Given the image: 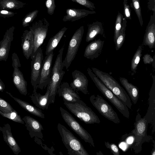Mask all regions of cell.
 <instances>
[{
    "mask_svg": "<svg viewBox=\"0 0 155 155\" xmlns=\"http://www.w3.org/2000/svg\"><path fill=\"white\" fill-rule=\"evenodd\" d=\"M30 58L31 59V82L33 88V92H35L38 88L43 60V51L40 47L31 55Z\"/></svg>",
    "mask_w": 155,
    "mask_h": 155,
    "instance_id": "8fae6325",
    "label": "cell"
},
{
    "mask_svg": "<svg viewBox=\"0 0 155 155\" xmlns=\"http://www.w3.org/2000/svg\"><path fill=\"white\" fill-rule=\"evenodd\" d=\"M0 114L3 117L8 119L14 122L24 124L25 122L15 110L8 113H3L0 111Z\"/></svg>",
    "mask_w": 155,
    "mask_h": 155,
    "instance_id": "d6a6232c",
    "label": "cell"
},
{
    "mask_svg": "<svg viewBox=\"0 0 155 155\" xmlns=\"http://www.w3.org/2000/svg\"><path fill=\"white\" fill-rule=\"evenodd\" d=\"M38 12V10H35L27 14L22 20L23 27H25L29 26L36 18Z\"/></svg>",
    "mask_w": 155,
    "mask_h": 155,
    "instance_id": "836d02e7",
    "label": "cell"
},
{
    "mask_svg": "<svg viewBox=\"0 0 155 155\" xmlns=\"http://www.w3.org/2000/svg\"><path fill=\"white\" fill-rule=\"evenodd\" d=\"M45 4L48 14L50 15H53L56 8L55 0H46Z\"/></svg>",
    "mask_w": 155,
    "mask_h": 155,
    "instance_id": "74e56055",
    "label": "cell"
},
{
    "mask_svg": "<svg viewBox=\"0 0 155 155\" xmlns=\"http://www.w3.org/2000/svg\"><path fill=\"white\" fill-rule=\"evenodd\" d=\"M15 110L7 101L0 97V111L3 113L12 112Z\"/></svg>",
    "mask_w": 155,
    "mask_h": 155,
    "instance_id": "d590c367",
    "label": "cell"
},
{
    "mask_svg": "<svg viewBox=\"0 0 155 155\" xmlns=\"http://www.w3.org/2000/svg\"><path fill=\"white\" fill-rule=\"evenodd\" d=\"M142 46L140 45L135 52L132 59L131 63V75H133L136 72L138 64L140 61L142 55Z\"/></svg>",
    "mask_w": 155,
    "mask_h": 155,
    "instance_id": "4dcf8cb0",
    "label": "cell"
},
{
    "mask_svg": "<svg viewBox=\"0 0 155 155\" xmlns=\"http://www.w3.org/2000/svg\"><path fill=\"white\" fill-rule=\"evenodd\" d=\"M53 51L47 55L43 60L38 88L43 90L49 83L51 74Z\"/></svg>",
    "mask_w": 155,
    "mask_h": 155,
    "instance_id": "4fadbf2b",
    "label": "cell"
},
{
    "mask_svg": "<svg viewBox=\"0 0 155 155\" xmlns=\"http://www.w3.org/2000/svg\"><path fill=\"white\" fill-rule=\"evenodd\" d=\"M133 8L137 16L141 27L143 25V21L142 16L141 8L139 0H132Z\"/></svg>",
    "mask_w": 155,
    "mask_h": 155,
    "instance_id": "e575fe53",
    "label": "cell"
},
{
    "mask_svg": "<svg viewBox=\"0 0 155 155\" xmlns=\"http://www.w3.org/2000/svg\"><path fill=\"white\" fill-rule=\"evenodd\" d=\"M87 71L90 77L98 89L124 116L129 119L130 112L126 104L106 86L91 69L88 68Z\"/></svg>",
    "mask_w": 155,
    "mask_h": 155,
    "instance_id": "8992f818",
    "label": "cell"
},
{
    "mask_svg": "<svg viewBox=\"0 0 155 155\" xmlns=\"http://www.w3.org/2000/svg\"><path fill=\"white\" fill-rule=\"evenodd\" d=\"M93 72L114 94L122 101L130 109H131V99L125 90L116 80L107 73L92 68Z\"/></svg>",
    "mask_w": 155,
    "mask_h": 155,
    "instance_id": "6da1fadb",
    "label": "cell"
},
{
    "mask_svg": "<svg viewBox=\"0 0 155 155\" xmlns=\"http://www.w3.org/2000/svg\"><path fill=\"white\" fill-rule=\"evenodd\" d=\"M5 92L27 112L39 117L43 119L45 118V114L38 108L25 101L14 97L8 91H6Z\"/></svg>",
    "mask_w": 155,
    "mask_h": 155,
    "instance_id": "d4e9b609",
    "label": "cell"
},
{
    "mask_svg": "<svg viewBox=\"0 0 155 155\" xmlns=\"http://www.w3.org/2000/svg\"><path fill=\"white\" fill-rule=\"evenodd\" d=\"M21 47L24 55L27 59L30 57L33 49L34 34L33 31L26 30L21 37Z\"/></svg>",
    "mask_w": 155,
    "mask_h": 155,
    "instance_id": "ac0fdd59",
    "label": "cell"
},
{
    "mask_svg": "<svg viewBox=\"0 0 155 155\" xmlns=\"http://www.w3.org/2000/svg\"><path fill=\"white\" fill-rule=\"evenodd\" d=\"M123 18V15L118 12L116 17L114 26V41L115 44L116 40L119 35L121 28Z\"/></svg>",
    "mask_w": 155,
    "mask_h": 155,
    "instance_id": "1f68e13d",
    "label": "cell"
},
{
    "mask_svg": "<svg viewBox=\"0 0 155 155\" xmlns=\"http://www.w3.org/2000/svg\"><path fill=\"white\" fill-rule=\"evenodd\" d=\"M0 131L2 132L4 141L11 149L14 153L18 155L21 152V149L13 136L11 127L8 123L0 126Z\"/></svg>",
    "mask_w": 155,
    "mask_h": 155,
    "instance_id": "e0dca14e",
    "label": "cell"
},
{
    "mask_svg": "<svg viewBox=\"0 0 155 155\" xmlns=\"http://www.w3.org/2000/svg\"><path fill=\"white\" fill-rule=\"evenodd\" d=\"M84 27L78 28L72 37L69 44L65 57L63 61V67L67 69L74 59L81 42L84 33Z\"/></svg>",
    "mask_w": 155,
    "mask_h": 155,
    "instance_id": "30bf717a",
    "label": "cell"
},
{
    "mask_svg": "<svg viewBox=\"0 0 155 155\" xmlns=\"http://www.w3.org/2000/svg\"><path fill=\"white\" fill-rule=\"evenodd\" d=\"M127 0H124V17L126 19H131V12L130 6L127 4Z\"/></svg>",
    "mask_w": 155,
    "mask_h": 155,
    "instance_id": "ab89813d",
    "label": "cell"
},
{
    "mask_svg": "<svg viewBox=\"0 0 155 155\" xmlns=\"http://www.w3.org/2000/svg\"><path fill=\"white\" fill-rule=\"evenodd\" d=\"M66 15L64 16L62 21L64 22L68 21L73 22L84 18L89 15L95 14L96 12L84 9L70 8L66 10Z\"/></svg>",
    "mask_w": 155,
    "mask_h": 155,
    "instance_id": "cb8c5ba5",
    "label": "cell"
},
{
    "mask_svg": "<svg viewBox=\"0 0 155 155\" xmlns=\"http://www.w3.org/2000/svg\"><path fill=\"white\" fill-rule=\"evenodd\" d=\"M34 141L40 145L45 150H47L48 152L50 154L54 155L53 153V151L54 150V149L53 147H51V148H50L44 144V146H43V145L41 143V141L40 140V138L37 137H35Z\"/></svg>",
    "mask_w": 155,
    "mask_h": 155,
    "instance_id": "b9f144b4",
    "label": "cell"
},
{
    "mask_svg": "<svg viewBox=\"0 0 155 155\" xmlns=\"http://www.w3.org/2000/svg\"><path fill=\"white\" fill-rule=\"evenodd\" d=\"M143 45L152 49L155 45V12L150 16V21L146 27L143 39Z\"/></svg>",
    "mask_w": 155,
    "mask_h": 155,
    "instance_id": "d6986e66",
    "label": "cell"
},
{
    "mask_svg": "<svg viewBox=\"0 0 155 155\" xmlns=\"http://www.w3.org/2000/svg\"><path fill=\"white\" fill-rule=\"evenodd\" d=\"M74 2L85 7L93 10L95 8L94 4L89 0H71Z\"/></svg>",
    "mask_w": 155,
    "mask_h": 155,
    "instance_id": "8d00e7d4",
    "label": "cell"
},
{
    "mask_svg": "<svg viewBox=\"0 0 155 155\" xmlns=\"http://www.w3.org/2000/svg\"><path fill=\"white\" fill-rule=\"evenodd\" d=\"M153 82L151 88L148 101L149 106L146 115L144 117L148 124L152 123L155 127V78L154 75L152 76Z\"/></svg>",
    "mask_w": 155,
    "mask_h": 155,
    "instance_id": "44dd1931",
    "label": "cell"
},
{
    "mask_svg": "<svg viewBox=\"0 0 155 155\" xmlns=\"http://www.w3.org/2000/svg\"><path fill=\"white\" fill-rule=\"evenodd\" d=\"M12 58L13 68V82L19 92L21 94L26 96L27 94V83L25 79L22 72L19 69L21 67L19 59L15 52L12 54Z\"/></svg>",
    "mask_w": 155,
    "mask_h": 155,
    "instance_id": "7c38bea8",
    "label": "cell"
},
{
    "mask_svg": "<svg viewBox=\"0 0 155 155\" xmlns=\"http://www.w3.org/2000/svg\"><path fill=\"white\" fill-rule=\"evenodd\" d=\"M143 62L145 64H152L153 65L154 69L155 68V57L154 55L153 58L150 54H145L143 58Z\"/></svg>",
    "mask_w": 155,
    "mask_h": 155,
    "instance_id": "60d3db41",
    "label": "cell"
},
{
    "mask_svg": "<svg viewBox=\"0 0 155 155\" xmlns=\"http://www.w3.org/2000/svg\"><path fill=\"white\" fill-rule=\"evenodd\" d=\"M15 27L12 26L7 29L2 40L0 41V61H6L9 52L12 41L13 39Z\"/></svg>",
    "mask_w": 155,
    "mask_h": 155,
    "instance_id": "5bb4252c",
    "label": "cell"
},
{
    "mask_svg": "<svg viewBox=\"0 0 155 155\" xmlns=\"http://www.w3.org/2000/svg\"><path fill=\"white\" fill-rule=\"evenodd\" d=\"M90 102L98 112L108 120L119 124L120 120L112 107L101 96L93 94L90 97Z\"/></svg>",
    "mask_w": 155,
    "mask_h": 155,
    "instance_id": "52a82bcc",
    "label": "cell"
},
{
    "mask_svg": "<svg viewBox=\"0 0 155 155\" xmlns=\"http://www.w3.org/2000/svg\"><path fill=\"white\" fill-rule=\"evenodd\" d=\"M148 124L144 117L142 118L140 114L138 113L134 124V129L131 133L134 135V141L130 148L135 153H139L141 151L143 143L150 142L152 139L151 136L147 134Z\"/></svg>",
    "mask_w": 155,
    "mask_h": 155,
    "instance_id": "5b68a950",
    "label": "cell"
},
{
    "mask_svg": "<svg viewBox=\"0 0 155 155\" xmlns=\"http://www.w3.org/2000/svg\"><path fill=\"white\" fill-rule=\"evenodd\" d=\"M5 88V84L0 78V91L3 92Z\"/></svg>",
    "mask_w": 155,
    "mask_h": 155,
    "instance_id": "f6af8a7d",
    "label": "cell"
},
{
    "mask_svg": "<svg viewBox=\"0 0 155 155\" xmlns=\"http://www.w3.org/2000/svg\"><path fill=\"white\" fill-rule=\"evenodd\" d=\"M62 141L70 155H89L80 140L64 126L60 123L57 127Z\"/></svg>",
    "mask_w": 155,
    "mask_h": 155,
    "instance_id": "277c9868",
    "label": "cell"
},
{
    "mask_svg": "<svg viewBox=\"0 0 155 155\" xmlns=\"http://www.w3.org/2000/svg\"><path fill=\"white\" fill-rule=\"evenodd\" d=\"M120 81L123 86L126 90L133 104H136L139 98V90L136 86L130 83L127 79L120 77Z\"/></svg>",
    "mask_w": 155,
    "mask_h": 155,
    "instance_id": "484cf974",
    "label": "cell"
},
{
    "mask_svg": "<svg viewBox=\"0 0 155 155\" xmlns=\"http://www.w3.org/2000/svg\"><path fill=\"white\" fill-rule=\"evenodd\" d=\"M50 93L49 83L47 85V89L44 95H41L37 92H33L30 96L33 103L39 109L47 110L50 104L49 98Z\"/></svg>",
    "mask_w": 155,
    "mask_h": 155,
    "instance_id": "603a6c76",
    "label": "cell"
},
{
    "mask_svg": "<svg viewBox=\"0 0 155 155\" xmlns=\"http://www.w3.org/2000/svg\"><path fill=\"white\" fill-rule=\"evenodd\" d=\"M16 14V13L11 11L0 9V16L4 18L12 17Z\"/></svg>",
    "mask_w": 155,
    "mask_h": 155,
    "instance_id": "7bdbcfd3",
    "label": "cell"
},
{
    "mask_svg": "<svg viewBox=\"0 0 155 155\" xmlns=\"http://www.w3.org/2000/svg\"><path fill=\"white\" fill-rule=\"evenodd\" d=\"M104 43V41L100 39L91 42L85 49L84 57L91 59L98 57L102 50Z\"/></svg>",
    "mask_w": 155,
    "mask_h": 155,
    "instance_id": "7402d4cb",
    "label": "cell"
},
{
    "mask_svg": "<svg viewBox=\"0 0 155 155\" xmlns=\"http://www.w3.org/2000/svg\"><path fill=\"white\" fill-rule=\"evenodd\" d=\"M64 45L59 50L51 70L49 83L50 93L49 101L50 104L54 103L55 97L59 88L63 77L65 73L63 70L62 55L64 48Z\"/></svg>",
    "mask_w": 155,
    "mask_h": 155,
    "instance_id": "3957f363",
    "label": "cell"
},
{
    "mask_svg": "<svg viewBox=\"0 0 155 155\" xmlns=\"http://www.w3.org/2000/svg\"><path fill=\"white\" fill-rule=\"evenodd\" d=\"M64 104L71 113L85 124L100 123L98 116L81 100L75 102L64 101Z\"/></svg>",
    "mask_w": 155,
    "mask_h": 155,
    "instance_id": "7a4b0ae2",
    "label": "cell"
},
{
    "mask_svg": "<svg viewBox=\"0 0 155 155\" xmlns=\"http://www.w3.org/2000/svg\"><path fill=\"white\" fill-rule=\"evenodd\" d=\"M151 154L152 155H155V143H154V148L151 152Z\"/></svg>",
    "mask_w": 155,
    "mask_h": 155,
    "instance_id": "bcb514c9",
    "label": "cell"
},
{
    "mask_svg": "<svg viewBox=\"0 0 155 155\" xmlns=\"http://www.w3.org/2000/svg\"><path fill=\"white\" fill-rule=\"evenodd\" d=\"M57 93L59 97L63 98L64 101L75 102L81 100L78 94L67 82H64L60 85Z\"/></svg>",
    "mask_w": 155,
    "mask_h": 155,
    "instance_id": "ffe728a7",
    "label": "cell"
},
{
    "mask_svg": "<svg viewBox=\"0 0 155 155\" xmlns=\"http://www.w3.org/2000/svg\"><path fill=\"white\" fill-rule=\"evenodd\" d=\"M73 78L70 86L74 91H80L85 94H88L87 86L88 81L86 76L82 72L75 70L72 73Z\"/></svg>",
    "mask_w": 155,
    "mask_h": 155,
    "instance_id": "9a60e30c",
    "label": "cell"
},
{
    "mask_svg": "<svg viewBox=\"0 0 155 155\" xmlns=\"http://www.w3.org/2000/svg\"><path fill=\"white\" fill-rule=\"evenodd\" d=\"M26 4L18 0H0V9H18L23 8Z\"/></svg>",
    "mask_w": 155,
    "mask_h": 155,
    "instance_id": "f1b7e54d",
    "label": "cell"
},
{
    "mask_svg": "<svg viewBox=\"0 0 155 155\" xmlns=\"http://www.w3.org/2000/svg\"><path fill=\"white\" fill-rule=\"evenodd\" d=\"M104 28L101 22L96 21L89 25L86 35V41L88 42L93 40L99 34L102 35Z\"/></svg>",
    "mask_w": 155,
    "mask_h": 155,
    "instance_id": "4316f807",
    "label": "cell"
},
{
    "mask_svg": "<svg viewBox=\"0 0 155 155\" xmlns=\"http://www.w3.org/2000/svg\"><path fill=\"white\" fill-rule=\"evenodd\" d=\"M22 119L25 123V126L31 138L37 137L43 139L42 131L44 130L43 127L38 120L29 116H24Z\"/></svg>",
    "mask_w": 155,
    "mask_h": 155,
    "instance_id": "2e32d148",
    "label": "cell"
},
{
    "mask_svg": "<svg viewBox=\"0 0 155 155\" xmlns=\"http://www.w3.org/2000/svg\"><path fill=\"white\" fill-rule=\"evenodd\" d=\"M60 110L63 119L71 129L85 142L94 147L93 139L90 134L67 110L61 107Z\"/></svg>",
    "mask_w": 155,
    "mask_h": 155,
    "instance_id": "ba28073f",
    "label": "cell"
},
{
    "mask_svg": "<svg viewBox=\"0 0 155 155\" xmlns=\"http://www.w3.org/2000/svg\"><path fill=\"white\" fill-rule=\"evenodd\" d=\"M127 21L126 19L124 17L122 25V27L119 35L117 38L115 45V49L116 51L118 50L122 46L125 40V30L127 26Z\"/></svg>",
    "mask_w": 155,
    "mask_h": 155,
    "instance_id": "f546056e",
    "label": "cell"
},
{
    "mask_svg": "<svg viewBox=\"0 0 155 155\" xmlns=\"http://www.w3.org/2000/svg\"><path fill=\"white\" fill-rule=\"evenodd\" d=\"M147 5L149 10L155 12V0H149Z\"/></svg>",
    "mask_w": 155,
    "mask_h": 155,
    "instance_id": "ee69618b",
    "label": "cell"
},
{
    "mask_svg": "<svg viewBox=\"0 0 155 155\" xmlns=\"http://www.w3.org/2000/svg\"><path fill=\"white\" fill-rule=\"evenodd\" d=\"M49 23L45 18L35 21L30 27L34 34L33 49L32 54L34 53L43 44L47 35Z\"/></svg>",
    "mask_w": 155,
    "mask_h": 155,
    "instance_id": "9c48e42d",
    "label": "cell"
},
{
    "mask_svg": "<svg viewBox=\"0 0 155 155\" xmlns=\"http://www.w3.org/2000/svg\"><path fill=\"white\" fill-rule=\"evenodd\" d=\"M67 29L66 27H64L50 39L46 49V55L53 51L56 47Z\"/></svg>",
    "mask_w": 155,
    "mask_h": 155,
    "instance_id": "83f0119b",
    "label": "cell"
},
{
    "mask_svg": "<svg viewBox=\"0 0 155 155\" xmlns=\"http://www.w3.org/2000/svg\"><path fill=\"white\" fill-rule=\"evenodd\" d=\"M104 144L107 148L110 150L114 155H120V152L117 146L114 143H110L108 142H104Z\"/></svg>",
    "mask_w": 155,
    "mask_h": 155,
    "instance_id": "f35d334b",
    "label": "cell"
}]
</instances>
